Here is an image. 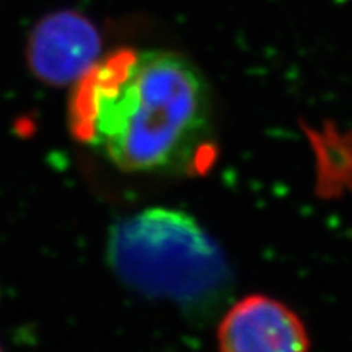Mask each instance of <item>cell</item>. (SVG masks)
<instances>
[{
  "label": "cell",
  "instance_id": "obj_1",
  "mask_svg": "<svg viewBox=\"0 0 352 352\" xmlns=\"http://www.w3.org/2000/svg\"><path fill=\"white\" fill-rule=\"evenodd\" d=\"M76 85L74 132L118 168L182 170L208 144V88L175 52L118 51L100 59Z\"/></svg>",
  "mask_w": 352,
  "mask_h": 352
},
{
  "label": "cell",
  "instance_id": "obj_2",
  "mask_svg": "<svg viewBox=\"0 0 352 352\" xmlns=\"http://www.w3.org/2000/svg\"><path fill=\"white\" fill-rule=\"evenodd\" d=\"M108 263L138 292L183 303L212 298L228 276L208 233L189 215L164 208L118 223L109 233Z\"/></svg>",
  "mask_w": 352,
  "mask_h": 352
},
{
  "label": "cell",
  "instance_id": "obj_3",
  "mask_svg": "<svg viewBox=\"0 0 352 352\" xmlns=\"http://www.w3.org/2000/svg\"><path fill=\"white\" fill-rule=\"evenodd\" d=\"M101 36L80 12L60 10L43 16L26 44V64L36 80L51 87L77 83L100 60Z\"/></svg>",
  "mask_w": 352,
  "mask_h": 352
},
{
  "label": "cell",
  "instance_id": "obj_4",
  "mask_svg": "<svg viewBox=\"0 0 352 352\" xmlns=\"http://www.w3.org/2000/svg\"><path fill=\"white\" fill-rule=\"evenodd\" d=\"M219 352H310L302 320L283 302L250 296L223 316L217 333Z\"/></svg>",
  "mask_w": 352,
  "mask_h": 352
},
{
  "label": "cell",
  "instance_id": "obj_5",
  "mask_svg": "<svg viewBox=\"0 0 352 352\" xmlns=\"http://www.w3.org/2000/svg\"><path fill=\"white\" fill-rule=\"evenodd\" d=\"M0 352H3V351H2V347H0Z\"/></svg>",
  "mask_w": 352,
  "mask_h": 352
}]
</instances>
